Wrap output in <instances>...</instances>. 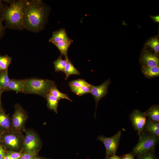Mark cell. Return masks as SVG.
Here are the masks:
<instances>
[{
    "label": "cell",
    "mask_w": 159,
    "mask_h": 159,
    "mask_svg": "<svg viewBox=\"0 0 159 159\" xmlns=\"http://www.w3.org/2000/svg\"><path fill=\"white\" fill-rule=\"evenodd\" d=\"M49 11L41 1H27L23 16L24 27L38 32L44 27Z\"/></svg>",
    "instance_id": "obj_1"
},
{
    "label": "cell",
    "mask_w": 159,
    "mask_h": 159,
    "mask_svg": "<svg viewBox=\"0 0 159 159\" xmlns=\"http://www.w3.org/2000/svg\"><path fill=\"white\" fill-rule=\"evenodd\" d=\"M27 1L22 0L12 1L8 7L3 10L1 18L9 27L21 29L24 27L23 16Z\"/></svg>",
    "instance_id": "obj_2"
},
{
    "label": "cell",
    "mask_w": 159,
    "mask_h": 159,
    "mask_svg": "<svg viewBox=\"0 0 159 159\" xmlns=\"http://www.w3.org/2000/svg\"><path fill=\"white\" fill-rule=\"evenodd\" d=\"M54 85V81L49 80L37 78L27 79L24 92L37 94L45 98Z\"/></svg>",
    "instance_id": "obj_3"
},
{
    "label": "cell",
    "mask_w": 159,
    "mask_h": 159,
    "mask_svg": "<svg viewBox=\"0 0 159 159\" xmlns=\"http://www.w3.org/2000/svg\"><path fill=\"white\" fill-rule=\"evenodd\" d=\"M139 141L132 150V154L138 156L155 149L159 141V137L144 131L139 136Z\"/></svg>",
    "instance_id": "obj_4"
},
{
    "label": "cell",
    "mask_w": 159,
    "mask_h": 159,
    "mask_svg": "<svg viewBox=\"0 0 159 159\" xmlns=\"http://www.w3.org/2000/svg\"><path fill=\"white\" fill-rule=\"evenodd\" d=\"M121 136V132L120 130L110 137H107L102 135L97 137V140L102 142L105 147V159H107L110 156L116 155Z\"/></svg>",
    "instance_id": "obj_5"
},
{
    "label": "cell",
    "mask_w": 159,
    "mask_h": 159,
    "mask_svg": "<svg viewBox=\"0 0 159 159\" xmlns=\"http://www.w3.org/2000/svg\"><path fill=\"white\" fill-rule=\"evenodd\" d=\"M129 117L133 127L139 136L144 130L146 116L144 112L136 109L130 114Z\"/></svg>",
    "instance_id": "obj_6"
},
{
    "label": "cell",
    "mask_w": 159,
    "mask_h": 159,
    "mask_svg": "<svg viewBox=\"0 0 159 159\" xmlns=\"http://www.w3.org/2000/svg\"><path fill=\"white\" fill-rule=\"evenodd\" d=\"M110 83V80L108 79L100 85L92 86L90 93L93 97L96 102L95 118L96 117V111L98 103L100 99L105 97L108 93V88Z\"/></svg>",
    "instance_id": "obj_7"
},
{
    "label": "cell",
    "mask_w": 159,
    "mask_h": 159,
    "mask_svg": "<svg viewBox=\"0 0 159 159\" xmlns=\"http://www.w3.org/2000/svg\"><path fill=\"white\" fill-rule=\"evenodd\" d=\"M39 145V141L36 135L31 132L26 133L24 140V146L26 152L35 150Z\"/></svg>",
    "instance_id": "obj_8"
},
{
    "label": "cell",
    "mask_w": 159,
    "mask_h": 159,
    "mask_svg": "<svg viewBox=\"0 0 159 159\" xmlns=\"http://www.w3.org/2000/svg\"><path fill=\"white\" fill-rule=\"evenodd\" d=\"M141 62L146 66L154 67L159 66L158 58L155 55L145 51L141 56Z\"/></svg>",
    "instance_id": "obj_9"
},
{
    "label": "cell",
    "mask_w": 159,
    "mask_h": 159,
    "mask_svg": "<svg viewBox=\"0 0 159 159\" xmlns=\"http://www.w3.org/2000/svg\"><path fill=\"white\" fill-rule=\"evenodd\" d=\"M26 116L23 110L17 108L15 110L12 117L13 126L16 129H20L26 119Z\"/></svg>",
    "instance_id": "obj_10"
},
{
    "label": "cell",
    "mask_w": 159,
    "mask_h": 159,
    "mask_svg": "<svg viewBox=\"0 0 159 159\" xmlns=\"http://www.w3.org/2000/svg\"><path fill=\"white\" fill-rule=\"evenodd\" d=\"M71 39L68 37L66 30L64 28H62L53 32L52 36L49 42L54 44L60 41L69 40Z\"/></svg>",
    "instance_id": "obj_11"
},
{
    "label": "cell",
    "mask_w": 159,
    "mask_h": 159,
    "mask_svg": "<svg viewBox=\"0 0 159 159\" xmlns=\"http://www.w3.org/2000/svg\"><path fill=\"white\" fill-rule=\"evenodd\" d=\"M27 80H11L6 89L20 92H24Z\"/></svg>",
    "instance_id": "obj_12"
},
{
    "label": "cell",
    "mask_w": 159,
    "mask_h": 159,
    "mask_svg": "<svg viewBox=\"0 0 159 159\" xmlns=\"http://www.w3.org/2000/svg\"><path fill=\"white\" fill-rule=\"evenodd\" d=\"M73 42V40L71 39L69 40L60 41L53 44L58 48L61 53V55H63L65 59H68V49L69 47Z\"/></svg>",
    "instance_id": "obj_13"
},
{
    "label": "cell",
    "mask_w": 159,
    "mask_h": 159,
    "mask_svg": "<svg viewBox=\"0 0 159 159\" xmlns=\"http://www.w3.org/2000/svg\"><path fill=\"white\" fill-rule=\"evenodd\" d=\"M149 120L155 122H159V106L154 105L144 112Z\"/></svg>",
    "instance_id": "obj_14"
},
{
    "label": "cell",
    "mask_w": 159,
    "mask_h": 159,
    "mask_svg": "<svg viewBox=\"0 0 159 159\" xmlns=\"http://www.w3.org/2000/svg\"><path fill=\"white\" fill-rule=\"evenodd\" d=\"M144 131L159 137V123L147 120Z\"/></svg>",
    "instance_id": "obj_15"
},
{
    "label": "cell",
    "mask_w": 159,
    "mask_h": 159,
    "mask_svg": "<svg viewBox=\"0 0 159 159\" xmlns=\"http://www.w3.org/2000/svg\"><path fill=\"white\" fill-rule=\"evenodd\" d=\"M4 141L6 144L13 149L17 148L20 143L19 138L14 134L6 135L4 138Z\"/></svg>",
    "instance_id": "obj_16"
},
{
    "label": "cell",
    "mask_w": 159,
    "mask_h": 159,
    "mask_svg": "<svg viewBox=\"0 0 159 159\" xmlns=\"http://www.w3.org/2000/svg\"><path fill=\"white\" fill-rule=\"evenodd\" d=\"M142 70L144 75L148 78H153L159 75V66L151 67L144 65L142 67Z\"/></svg>",
    "instance_id": "obj_17"
},
{
    "label": "cell",
    "mask_w": 159,
    "mask_h": 159,
    "mask_svg": "<svg viewBox=\"0 0 159 159\" xmlns=\"http://www.w3.org/2000/svg\"><path fill=\"white\" fill-rule=\"evenodd\" d=\"M45 98L47 100V106L48 108L57 113V109L60 100L55 97L49 93L47 95Z\"/></svg>",
    "instance_id": "obj_18"
},
{
    "label": "cell",
    "mask_w": 159,
    "mask_h": 159,
    "mask_svg": "<svg viewBox=\"0 0 159 159\" xmlns=\"http://www.w3.org/2000/svg\"><path fill=\"white\" fill-rule=\"evenodd\" d=\"M68 59H62V55H61L53 62L55 71L57 72L61 71L64 73L65 68Z\"/></svg>",
    "instance_id": "obj_19"
},
{
    "label": "cell",
    "mask_w": 159,
    "mask_h": 159,
    "mask_svg": "<svg viewBox=\"0 0 159 159\" xmlns=\"http://www.w3.org/2000/svg\"><path fill=\"white\" fill-rule=\"evenodd\" d=\"M64 73L65 74V79L67 80L69 76L72 74L80 75V73L74 67L72 62L68 60L65 68Z\"/></svg>",
    "instance_id": "obj_20"
},
{
    "label": "cell",
    "mask_w": 159,
    "mask_h": 159,
    "mask_svg": "<svg viewBox=\"0 0 159 159\" xmlns=\"http://www.w3.org/2000/svg\"><path fill=\"white\" fill-rule=\"evenodd\" d=\"M92 85L80 87H70L71 91L76 95L79 96H82L83 95L90 93L91 88Z\"/></svg>",
    "instance_id": "obj_21"
},
{
    "label": "cell",
    "mask_w": 159,
    "mask_h": 159,
    "mask_svg": "<svg viewBox=\"0 0 159 159\" xmlns=\"http://www.w3.org/2000/svg\"><path fill=\"white\" fill-rule=\"evenodd\" d=\"M49 93L60 100L61 99H65L70 101L72 102V100L69 97L67 94L62 93L60 92L58 89L57 86L55 85L52 87Z\"/></svg>",
    "instance_id": "obj_22"
},
{
    "label": "cell",
    "mask_w": 159,
    "mask_h": 159,
    "mask_svg": "<svg viewBox=\"0 0 159 159\" xmlns=\"http://www.w3.org/2000/svg\"><path fill=\"white\" fill-rule=\"evenodd\" d=\"M10 80L7 70L1 71L0 72V90L6 89Z\"/></svg>",
    "instance_id": "obj_23"
},
{
    "label": "cell",
    "mask_w": 159,
    "mask_h": 159,
    "mask_svg": "<svg viewBox=\"0 0 159 159\" xmlns=\"http://www.w3.org/2000/svg\"><path fill=\"white\" fill-rule=\"evenodd\" d=\"M11 62V58L8 55L0 56V71L7 70Z\"/></svg>",
    "instance_id": "obj_24"
},
{
    "label": "cell",
    "mask_w": 159,
    "mask_h": 159,
    "mask_svg": "<svg viewBox=\"0 0 159 159\" xmlns=\"http://www.w3.org/2000/svg\"><path fill=\"white\" fill-rule=\"evenodd\" d=\"M146 44L154 51L155 53H159V41L157 38L155 37L152 38L147 42Z\"/></svg>",
    "instance_id": "obj_25"
},
{
    "label": "cell",
    "mask_w": 159,
    "mask_h": 159,
    "mask_svg": "<svg viewBox=\"0 0 159 159\" xmlns=\"http://www.w3.org/2000/svg\"><path fill=\"white\" fill-rule=\"evenodd\" d=\"M90 85L85 80L81 79L71 81L69 83V87L72 86L75 87H80L84 86Z\"/></svg>",
    "instance_id": "obj_26"
},
{
    "label": "cell",
    "mask_w": 159,
    "mask_h": 159,
    "mask_svg": "<svg viewBox=\"0 0 159 159\" xmlns=\"http://www.w3.org/2000/svg\"><path fill=\"white\" fill-rule=\"evenodd\" d=\"M0 125L5 128H9L10 126L9 119L5 115L1 112H0Z\"/></svg>",
    "instance_id": "obj_27"
},
{
    "label": "cell",
    "mask_w": 159,
    "mask_h": 159,
    "mask_svg": "<svg viewBox=\"0 0 159 159\" xmlns=\"http://www.w3.org/2000/svg\"><path fill=\"white\" fill-rule=\"evenodd\" d=\"M138 157V159H157L155 154V149L150 150Z\"/></svg>",
    "instance_id": "obj_28"
},
{
    "label": "cell",
    "mask_w": 159,
    "mask_h": 159,
    "mask_svg": "<svg viewBox=\"0 0 159 159\" xmlns=\"http://www.w3.org/2000/svg\"><path fill=\"white\" fill-rule=\"evenodd\" d=\"M36 153L35 150L26 152L22 154L20 159H32L34 158Z\"/></svg>",
    "instance_id": "obj_29"
},
{
    "label": "cell",
    "mask_w": 159,
    "mask_h": 159,
    "mask_svg": "<svg viewBox=\"0 0 159 159\" xmlns=\"http://www.w3.org/2000/svg\"><path fill=\"white\" fill-rule=\"evenodd\" d=\"M22 154L20 152L10 151L7 155L12 159H19L20 158Z\"/></svg>",
    "instance_id": "obj_30"
},
{
    "label": "cell",
    "mask_w": 159,
    "mask_h": 159,
    "mask_svg": "<svg viewBox=\"0 0 159 159\" xmlns=\"http://www.w3.org/2000/svg\"><path fill=\"white\" fill-rule=\"evenodd\" d=\"M122 159H135V158L132 154L128 153L123 155Z\"/></svg>",
    "instance_id": "obj_31"
},
{
    "label": "cell",
    "mask_w": 159,
    "mask_h": 159,
    "mask_svg": "<svg viewBox=\"0 0 159 159\" xmlns=\"http://www.w3.org/2000/svg\"><path fill=\"white\" fill-rule=\"evenodd\" d=\"M5 156L4 150L2 147L0 145V159H4Z\"/></svg>",
    "instance_id": "obj_32"
},
{
    "label": "cell",
    "mask_w": 159,
    "mask_h": 159,
    "mask_svg": "<svg viewBox=\"0 0 159 159\" xmlns=\"http://www.w3.org/2000/svg\"><path fill=\"white\" fill-rule=\"evenodd\" d=\"M2 20L1 18L0 17V37L2 34L4 29L2 21Z\"/></svg>",
    "instance_id": "obj_33"
},
{
    "label": "cell",
    "mask_w": 159,
    "mask_h": 159,
    "mask_svg": "<svg viewBox=\"0 0 159 159\" xmlns=\"http://www.w3.org/2000/svg\"><path fill=\"white\" fill-rule=\"evenodd\" d=\"M107 159H122V158L115 155L110 156Z\"/></svg>",
    "instance_id": "obj_34"
},
{
    "label": "cell",
    "mask_w": 159,
    "mask_h": 159,
    "mask_svg": "<svg viewBox=\"0 0 159 159\" xmlns=\"http://www.w3.org/2000/svg\"><path fill=\"white\" fill-rule=\"evenodd\" d=\"M150 17L155 22L158 23L159 22V15L154 16H151Z\"/></svg>",
    "instance_id": "obj_35"
},
{
    "label": "cell",
    "mask_w": 159,
    "mask_h": 159,
    "mask_svg": "<svg viewBox=\"0 0 159 159\" xmlns=\"http://www.w3.org/2000/svg\"><path fill=\"white\" fill-rule=\"evenodd\" d=\"M4 159H12L9 157L8 155H5Z\"/></svg>",
    "instance_id": "obj_36"
},
{
    "label": "cell",
    "mask_w": 159,
    "mask_h": 159,
    "mask_svg": "<svg viewBox=\"0 0 159 159\" xmlns=\"http://www.w3.org/2000/svg\"><path fill=\"white\" fill-rule=\"evenodd\" d=\"M2 6V4L1 2V1L0 0V10L1 9Z\"/></svg>",
    "instance_id": "obj_37"
},
{
    "label": "cell",
    "mask_w": 159,
    "mask_h": 159,
    "mask_svg": "<svg viewBox=\"0 0 159 159\" xmlns=\"http://www.w3.org/2000/svg\"><path fill=\"white\" fill-rule=\"evenodd\" d=\"M1 93H2V90H0V105L1 97Z\"/></svg>",
    "instance_id": "obj_38"
},
{
    "label": "cell",
    "mask_w": 159,
    "mask_h": 159,
    "mask_svg": "<svg viewBox=\"0 0 159 159\" xmlns=\"http://www.w3.org/2000/svg\"><path fill=\"white\" fill-rule=\"evenodd\" d=\"M32 159H45L44 158H34Z\"/></svg>",
    "instance_id": "obj_39"
}]
</instances>
